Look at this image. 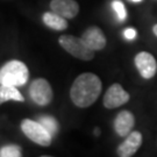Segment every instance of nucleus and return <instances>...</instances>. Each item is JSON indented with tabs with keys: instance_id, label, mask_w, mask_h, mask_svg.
<instances>
[{
	"instance_id": "9b49d317",
	"label": "nucleus",
	"mask_w": 157,
	"mask_h": 157,
	"mask_svg": "<svg viewBox=\"0 0 157 157\" xmlns=\"http://www.w3.org/2000/svg\"><path fill=\"white\" fill-rule=\"evenodd\" d=\"M134 126V114L132 112H129V111H127V109L121 111L117 115V118L114 119V130L121 137H126L129 133H132Z\"/></svg>"
},
{
	"instance_id": "4468645a",
	"label": "nucleus",
	"mask_w": 157,
	"mask_h": 157,
	"mask_svg": "<svg viewBox=\"0 0 157 157\" xmlns=\"http://www.w3.org/2000/svg\"><path fill=\"white\" fill-rule=\"evenodd\" d=\"M39 122L44 127L45 130L51 136L57 134V132H58V122H57V120L54 117H51V115H42V117L39 118Z\"/></svg>"
},
{
	"instance_id": "20e7f679",
	"label": "nucleus",
	"mask_w": 157,
	"mask_h": 157,
	"mask_svg": "<svg viewBox=\"0 0 157 157\" xmlns=\"http://www.w3.org/2000/svg\"><path fill=\"white\" fill-rule=\"evenodd\" d=\"M21 130L22 133L30 141H33L34 143L39 144L42 147H49L52 141V136H51L45 128L40 124L39 121H34L30 119H25L21 121Z\"/></svg>"
},
{
	"instance_id": "423d86ee",
	"label": "nucleus",
	"mask_w": 157,
	"mask_h": 157,
	"mask_svg": "<svg viewBox=\"0 0 157 157\" xmlns=\"http://www.w3.org/2000/svg\"><path fill=\"white\" fill-rule=\"evenodd\" d=\"M130 99V95L120 84H113L108 87L104 95V106L108 109H113L124 105Z\"/></svg>"
},
{
	"instance_id": "39448f33",
	"label": "nucleus",
	"mask_w": 157,
	"mask_h": 157,
	"mask_svg": "<svg viewBox=\"0 0 157 157\" xmlns=\"http://www.w3.org/2000/svg\"><path fill=\"white\" fill-rule=\"evenodd\" d=\"M29 95L32 100L39 106L49 105L54 98L51 85L44 78H37L33 80L29 86Z\"/></svg>"
},
{
	"instance_id": "0eeeda50",
	"label": "nucleus",
	"mask_w": 157,
	"mask_h": 157,
	"mask_svg": "<svg viewBox=\"0 0 157 157\" xmlns=\"http://www.w3.org/2000/svg\"><path fill=\"white\" fill-rule=\"evenodd\" d=\"M135 67L142 78L150 79L157 72V63L155 57L148 51H141L135 56Z\"/></svg>"
},
{
	"instance_id": "6e6552de",
	"label": "nucleus",
	"mask_w": 157,
	"mask_h": 157,
	"mask_svg": "<svg viewBox=\"0 0 157 157\" xmlns=\"http://www.w3.org/2000/svg\"><path fill=\"white\" fill-rule=\"evenodd\" d=\"M82 39L85 42V44L93 51L102 50L106 47L107 43L106 36H105L104 32L99 27H97V26L89 27L83 33Z\"/></svg>"
},
{
	"instance_id": "a211bd4d",
	"label": "nucleus",
	"mask_w": 157,
	"mask_h": 157,
	"mask_svg": "<svg viewBox=\"0 0 157 157\" xmlns=\"http://www.w3.org/2000/svg\"><path fill=\"white\" fill-rule=\"evenodd\" d=\"M152 33H154L157 36V25H155V26L152 27Z\"/></svg>"
},
{
	"instance_id": "f257e3e1",
	"label": "nucleus",
	"mask_w": 157,
	"mask_h": 157,
	"mask_svg": "<svg viewBox=\"0 0 157 157\" xmlns=\"http://www.w3.org/2000/svg\"><path fill=\"white\" fill-rule=\"evenodd\" d=\"M102 90L100 78L91 72L79 75L70 89L71 101L77 107L86 108L94 104Z\"/></svg>"
},
{
	"instance_id": "dca6fc26",
	"label": "nucleus",
	"mask_w": 157,
	"mask_h": 157,
	"mask_svg": "<svg viewBox=\"0 0 157 157\" xmlns=\"http://www.w3.org/2000/svg\"><path fill=\"white\" fill-rule=\"evenodd\" d=\"M112 7L114 12L117 13L118 15V19L120 21H124L126 17H127V12H126V8H124V5L120 1V0H114L112 2Z\"/></svg>"
},
{
	"instance_id": "7ed1b4c3",
	"label": "nucleus",
	"mask_w": 157,
	"mask_h": 157,
	"mask_svg": "<svg viewBox=\"0 0 157 157\" xmlns=\"http://www.w3.org/2000/svg\"><path fill=\"white\" fill-rule=\"evenodd\" d=\"M58 42L64 50L78 59L91 61L94 57V51L91 50L90 48L85 44L82 37H77L73 35H62V36H59Z\"/></svg>"
},
{
	"instance_id": "1a4fd4ad",
	"label": "nucleus",
	"mask_w": 157,
	"mask_h": 157,
	"mask_svg": "<svg viewBox=\"0 0 157 157\" xmlns=\"http://www.w3.org/2000/svg\"><path fill=\"white\" fill-rule=\"evenodd\" d=\"M142 144V134L140 132H132L129 133L124 141L118 147L117 152L120 157H130L134 156L135 152L140 149Z\"/></svg>"
},
{
	"instance_id": "ddd939ff",
	"label": "nucleus",
	"mask_w": 157,
	"mask_h": 157,
	"mask_svg": "<svg viewBox=\"0 0 157 157\" xmlns=\"http://www.w3.org/2000/svg\"><path fill=\"white\" fill-rule=\"evenodd\" d=\"M8 100H15L23 102L25 97L21 94V92L17 90V87H15V86L0 84V105Z\"/></svg>"
},
{
	"instance_id": "aec40b11",
	"label": "nucleus",
	"mask_w": 157,
	"mask_h": 157,
	"mask_svg": "<svg viewBox=\"0 0 157 157\" xmlns=\"http://www.w3.org/2000/svg\"><path fill=\"white\" fill-rule=\"evenodd\" d=\"M130 1H133V2H140L142 0H130Z\"/></svg>"
},
{
	"instance_id": "f8f14e48",
	"label": "nucleus",
	"mask_w": 157,
	"mask_h": 157,
	"mask_svg": "<svg viewBox=\"0 0 157 157\" xmlns=\"http://www.w3.org/2000/svg\"><path fill=\"white\" fill-rule=\"evenodd\" d=\"M43 22L45 26H48L49 28L57 30V32H62L67 28V19L52 11L45 12L43 14Z\"/></svg>"
},
{
	"instance_id": "f3484780",
	"label": "nucleus",
	"mask_w": 157,
	"mask_h": 157,
	"mask_svg": "<svg viewBox=\"0 0 157 157\" xmlns=\"http://www.w3.org/2000/svg\"><path fill=\"white\" fill-rule=\"evenodd\" d=\"M124 36L127 40H134L136 37V30L133 28H127L124 32Z\"/></svg>"
},
{
	"instance_id": "9d476101",
	"label": "nucleus",
	"mask_w": 157,
	"mask_h": 157,
	"mask_svg": "<svg viewBox=\"0 0 157 157\" xmlns=\"http://www.w3.org/2000/svg\"><path fill=\"white\" fill-rule=\"evenodd\" d=\"M50 8L67 20L76 17L79 13V5L76 0H51Z\"/></svg>"
},
{
	"instance_id": "2eb2a0df",
	"label": "nucleus",
	"mask_w": 157,
	"mask_h": 157,
	"mask_svg": "<svg viewBox=\"0 0 157 157\" xmlns=\"http://www.w3.org/2000/svg\"><path fill=\"white\" fill-rule=\"evenodd\" d=\"M21 148L17 144H7L0 148V157H21Z\"/></svg>"
},
{
	"instance_id": "6ab92c4d",
	"label": "nucleus",
	"mask_w": 157,
	"mask_h": 157,
	"mask_svg": "<svg viewBox=\"0 0 157 157\" xmlns=\"http://www.w3.org/2000/svg\"><path fill=\"white\" fill-rule=\"evenodd\" d=\"M94 133H95V135L98 136V135H99V133H100V130H99V129L97 128V129H95V132H94Z\"/></svg>"
},
{
	"instance_id": "f03ea898",
	"label": "nucleus",
	"mask_w": 157,
	"mask_h": 157,
	"mask_svg": "<svg viewBox=\"0 0 157 157\" xmlns=\"http://www.w3.org/2000/svg\"><path fill=\"white\" fill-rule=\"evenodd\" d=\"M29 70L21 61L13 59L0 69V84L11 86H23L28 82Z\"/></svg>"
}]
</instances>
